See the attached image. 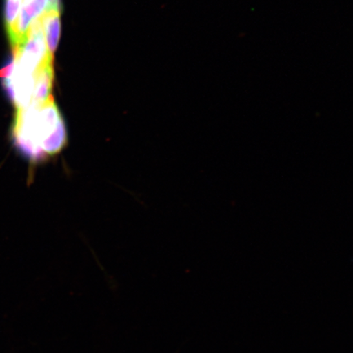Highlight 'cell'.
<instances>
[{"label": "cell", "instance_id": "6da1fadb", "mask_svg": "<svg viewBox=\"0 0 353 353\" xmlns=\"http://www.w3.org/2000/svg\"><path fill=\"white\" fill-rule=\"evenodd\" d=\"M12 136L17 150L34 163L63 150L68 143V132L54 98L42 105L16 110Z\"/></svg>", "mask_w": 353, "mask_h": 353}, {"label": "cell", "instance_id": "7a4b0ae2", "mask_svg": "<svg viewBox=\"0 0 353 353\" xmlns=\"http://www.w3.org/2000/svg\"><path fill=\"white\" fill-rule=\"evenodd\" d=\"M57 6H59V0H23L22 1L14 24L7 32L13 54L19 51L24 46L32 22L50 8Z\"/></svg>", "mask_w": 353, "mask_h": 353}, {"label": "cell", "instance_id": "3957f363", "mask_svg": "<svg viewBox=\"0 0 353 353\" xmlns=\"http://www.w3.org/2000/svg\"><path fill=\"white\" fill-rule=\"evenodd\" d=\"M48 54L54 59L61 34L59 6L52 7L39 17Z\"/></svg>", "mask_w": 353, "mask_h": 353}]
</instances>
